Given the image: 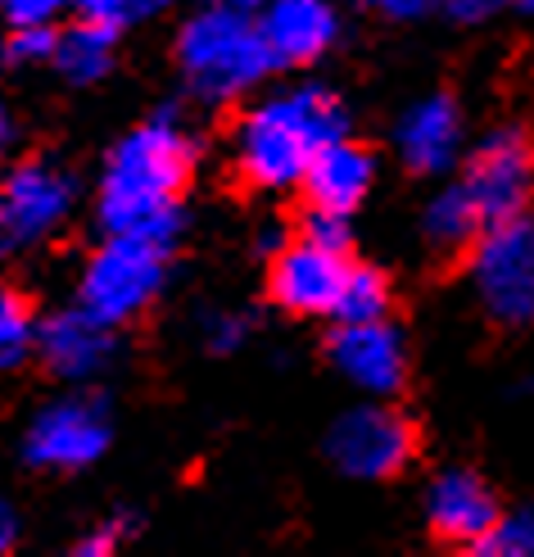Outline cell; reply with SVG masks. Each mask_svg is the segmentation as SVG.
<instances>
[{
  "label": "cell",
  "mask_w": 534,
  "mask_h": 557,
  "mask_svg": "<svg viewBox=\"0 0 534 557\" xmlns=\"http://www.w3.org/2000/svg\"><path fill=\"white\" fill-rule=\"evenodd\" d=\"M303 190L318 209H335V213H353L362 200L372 195L376 182V159L368 146L349 141V136H335L326 141L303 169Z\"/></svg>",
  "instance_id": "cell-14"
},
{
  "label": "cell",
  "mask_w": 534,
  "mask_h": 557,
  "mask_svg": "<svg viewBox=\"0 0 534 557\" xmlns=\"http://www.w3.org/2000/svg\"><path fill=\"white\" fill-rule=\"evenodd\" d=\"M385 309H389V282L376 268L349 263L331 318H340V322H372V318H385Z\"/></svg>",
  "instance_id": "cell-19"
},
{
  "label": "cell",
  "mask_w": 534,
  "mask_h": 557,
  "mask_svg": "<svg viewBox=\"0 0 534 557\" xmlns=\"http://www.w3.org/2000/svg\"><path fill=\"white\" fill-rule=\"evenodd\" d=\"M462 150V114L448 96L417 100L399 123V154L417 173H444Z\"/></svg>",
  "instance_id": "cell-16"
},
{
  "label": "cell",
  "mask_w": 534,
  "mask_h": 557,
  "mask_svg": "<svg viewBox=\"0 0 534 557\" xmlns=\"http://www.w3.org/2000/svg\"><path fill=\"white\" fill-rule=\"evenodd\" d=\"M37 345V318L27 299L0 290V368H18Z\"/></svg>",
  "instance_id": "cell-21"
},
{
  "label": "cell",
  "mask_w": 534,
  "mask_h": 557,
  "mask_svg": "<svg viewBox=\"0 0 534 557\" xmlns=\"http://www.w3.org/2000/svg\"><path fill=\"white\" fill-rule=\"evenodd\" d=\"M349 259L340 249H326L318 240H299L286 245L272 259V299L286 313L299 318H322L335 309V295H340Z\"/></svg>",
  "instance_id": "cell-10"
},
{
  "label": "cell",
  "mask_w": 534,
  "mask_h": 557,
  "mask_svg": "<svg viewBox=\"0 0 534 557\" xmlns=\"http://www.w3.org/2000/svg\"><path fill=\"white\" fill-rule=\"evenodd\" d=\"M303 240H318L326 249H349V213H335V209H318L303 218Z\"/></svg>",
  "instance_id": "cell-24"
},
{
  "label": "cell",
  "mask_w": 534,
  "mask_h": 557,
  "mask_svg": "<svg viewBox=\"0 0 534 557\" xmlns=\"http://www.w3.org/2000/svg\"><path fill=\"white\" fill-rule=\"evenodd\" d=\"M14 141V123H10V114H5V104H0V150H5Z\"/></svg>",
  "instance_id": "cell-32"
},
{
  "label": "cell",
  "mask_w": 534,
  "mask_h": 557,
  "mask_svg": "<svg viewBox=\"0 0 534 557\" xmlns=\"http://www.w3.org/2000/svg\"><path fill=\"white\" fill-rule=\"evenodd\" d=\"M14 535H18V521H14V508L5 504V498H0V553H10Z\"/></svg>",
  "instance_id": "cell-30"
},
{
  "label": "cell",
  "mask_w": 534,
  "mask_h": 557,
  "mask_svg": "<svg viewBox=\"0 0 534 557\" xmlns=\"http://www.w3.org/2000/svg\"><path fill=\"white\" fill-rule=\"evenodd\" d=\"M109 449V412L96 399H60L33 417L23 440L27 462L50 471H77L91 467Z\"/></svg>",
  "instance_id": "cell-7"
},
{
  "label": "cell",
  "mask_w": 534,
  "mask_h": 557,
  "mask_svg": "<svg viewBox=\"0 0 534 557\" xmlns=\"http://www.w3.org/2000/svg\"><path fill=\"white\" fill-rule=\"evenodd\" d=\"M462 186H467V195L475 200V209H481L485 222L525 209L530 186H534V150L525 141V132H517V127L489 132L485 146L475 150Z\"/></svg>",
  "instance_id": "cell-8"
},
{
  "label": "cell",
  "mask_w": 534,
  "mask_h": 557,
  "mask_svg": "<svg viewBox=\"0 0 534 557\" xmlns=\"http://www.w3.org/2000/svg\"><path fill=\"white\" fill-rule=\"evenodd\" d=\"M54 27L50 23H27V27H14V37H10V60L18 64H41L54 54Z\"/></svg>",
  "instance_id": "cell-23"
},
{
  "label": "cell",
  "mask_w": 534,
  "mask_h": 557,
  "mask_svg": "<svg viewBox=\"0 0 534 557\" xmlns=\"http://www.w3.org/2000/svg\"><path fill=\"white\" fill-rule=\"evenodd\" d=\"M232 5H240V10H259L263 0H232Z\"/></svg>",
  "instance_id": "cell-33"
},
{
  "label": "cell",
  "mask_w": 534,
  "mask_h": 557,
  "mask_svg": "<svg viewBox=\"0 0 534 557\" xmlns=\"http://www.w3.org/2000/svg\"><path fill=\"white\" fill-rule=\"evenodd\" d=\"M177 60L200 100H236L276 69L254 10L232 0L200 10L177 37Z\"/></svg>",
  "instance_id": "cell-3"
},
{
  "label": "cell",
  "mask_w": 534,
  "mask_h": 557,
  "mask_svg": "<svg viewBox=\"0 0 534 557\" xmlns=\"http://www.w3.org/2000/svg\"><path fill=\"white\" fill-rule=\"evenodd\" d=\"M190 177V136L177 119H150L127 132L109 154L100 182L104 236H140L173 249L182 232V186Z\"/></svg>",
  "instance_id": "cell-1"
},
{
  "label": "cell",
  "mask_w": 534,
  "mask_h": 557,
  "mask_svg": "<svg viewBox=\"0 0 534 557\" xmlns=\"http://www.w3.org/2000/svg\"><path fill=\"white\" fill-rule=\"evenodd\" d=\"M163 259L167 249L140 236H109L87 272H82V309L96 313L109 326H123L136 313H146L163 290Z\"/></svg>",
  "instance_id": "cell-5"
},
{
  "label": "cell",
  "mask_w": 534,
  "mask_h": 557,
  "mask_svg": "<svg viewBox=\"0 0 534 557\" xmlns=\"http://www.w3.org/2000/svg\"><path fill=\"white\" fill-rule=\"evenodd\" d=\"M249 341V322L236 318V313H213L204 318V345L213 354H236L240 345Z\"/></svg>",
  "instance_id": "cell-25"
},
{
  "label": "cell",
  "mask_w": 534,
  "mask_h": 557,
  "mask_svg": "<svg viewBox=\"0 0 534 557\" xmlns=\"http://www.w3.org/2000/svg\"><path fill=\"white\" fill-rule=\"evenodd\" d=\"M517 5H521V10H534V0H517Z\"/></svg>",
  "instance_id": "cell-34"
},
{
  "label": "cell",
  "mask_w": 534,
  "mask_h": 557,
  "mask_svg": "<svg viewBox=\"0 0 534 557\" xmlns=\"http://www.w3.org/2000/svg\"><path fill=\"white\" fill-rule=\"evenodd\" d=\"M485 227L481 209H475V200L467 195V186H444L435 200L426 205V218H421V232H426L431 245L439 249H462L475 240V232Z\"/></svg>",
  "instance_id": "cell-18"
},
{
  "label": "cell",
  "mask_w": 534,
  "mask_h": 557,
  "mask_svg": "<svg viewBox=\"0 0 534 557\" xmlns=\"http://www.w3.org/2000/svg\"><path fill=\"white\" fill-rule=\"evenodd\" d=\"M331 363L362 395H395L408 376V349L385 318L340 322V331L331 336Z\"/></svg>",
  "instance_id": "cell-9"
},
{
  "label": "cell",
  "mask_w": 534,
  "mask_h": 557,
  "mask_svg": "<svg viewBox=\"0 0 534 557\" xmlns=\"http://www.w3.org/2000/svg\"><path fill=\"white\" fill-rule=\"evenodd\" d=\"M481 557H534V508H517L489 521V531L471 544Z\"/></svg>",
  "instance_id": "cell-20"
},
{
  "label": "cell",
  "mask_w": 534,
  "mask_h": 557,
  "mask_svg": "<svg viewBox=\"0 0 534 557\" xmlns=\"http://www.w3.org/2000/svg\"><path fill=\"white\" fill-rule=\"evenodd\" d=\"M381 10L389 18H426V14L444 10V0H381Z\"/></svg>",
  "instance_id": "cell-28"
},
{
  "label": "cell",
  "mask_w": 534,
  "mask_h": 557,
  "mask_svg": "<svg viewBox=\"0 0 534 557\" xmlns=\"http://www.w3.org/2000/svg\"><path fill=\"white\" fill-rule=\"evenodd\" d=\"M14 245H18V236H14V227H10V213H5V205H0V255H10Z\"/></svg>",
  "instance_id": "cell-31"
},
{
  "label": "cell",
  "mask_w": 534,
  "mask_h": 557,
  "mask_svg": "<svg viewBox=\"0 0 534 557\" xmlns=\"http://www.w3.org/2000/svg\"><path fill=\"white\" fill-rule=\"evenodd\" d=\"M37 345L46 354V363L54 376L64 381H96L119 354L114 326L100 322L87 309H69L54 313L46 326H37Z\"/></svg>",
  "instance_id": "cell-12"
},
{
  "label": "cell",
  "mask_w": 534,
  "mask_h": 557,
  "mask_svg": "<svg viewBox=\"0 0 534 557\" xmlns=\"http://www.w3.org/2000/svg\"><path fill=\"white\" fill-rule=\"evenodd\" d=\"M502 10V0H444V14H454L458 23H485Z\"/></svg>",
  "instance_id": "cell-27"
},
{
  "label": "cell",
  "mask_w": 534,
  "mask_h": 557,
  "mask_svg": "<svg viewBox=\"0 0 534 557\" xmlns=\"http://www.w3.org/2000/svg\"><path fill=\"white\" fill-rule=\"evenodd\" d=\"M471 286L494 322L502 326L534 322V213L517 209L475 232Z\"/></svg>",
  "instance_id": "cell-4"
},
{
  "label": "cell",
  "mask_w": 534,
  "mask_h": 557,
  "mask_svg": "<svg viewBox=\"0 0 534 557\" xmlns=\"http://www.w3.org/2000/svg\"><path fill=\"white\" fill-rule=\"evenodd\" d=\"M64 10V0H0V14L10 27H27V23H50Z\"/></svg>",
  "instance_id": "cell-26"
},
{
  "label": "cell",
  "mask_w": 534,
  "mask_h": 557,
  "mask_svg": "<svg viewBox=\"0 0 534 557\" xmlns=\"http://www.w3.org/2000/svg\"><path fill=\"white\" fill-rule=\"evenodd\" d=\"M326 454L345 476H358V481L399 476L412 462V426L395 408H381V404L353 408L331 426Z\"/></svg>",
  "instance_id": "cell-6"
},
{
  "label": "cell",
  "mask_w": 534,
  "mask_h": 557,
  "mask_svg": "<svg viewBox=\"0 0 534 557\" xmlns=\"http://www.w3.org/2000/svg\"><path fill=\"white\" fill-rule=\"evenodd\" d=\"M259 27L276 64H308L331 50L340 14L335 0H263Z\"/></svg>",
  "instance_id": "cell-13"
},
{
  "label": "cell",
  "mask_w": 534,
  "mask_h": 557,
  "mask_svg": "<svg viewBox=\"0 0 534 557\" xmlns=\"http://www.w3.org/2000/svg\"><path fill=\"white\" fill-rule=\"evenodd\" d=\"M426 517L444 540L475 544L498 517V498L475 471H444L426 490Z\"/></svg>",
  "instance_id": "cell-15"
},
{
  "label": "cell",
  "mask_w": 534,
  "mask_h": 557,
  "mask_svg": "<svg viewBox=\"0 0 534 557\" xmlns=\"http://www.w3.org/2000/svg\"><path fill=\"white\" fill-rule=\"evenodd\" d=\"M349 136L345 104L322 87H295L268 96L240 119L236 132V163L240 173L263 190H286L303 177L308 159L326 141Z\"/></svg>",
  "instance_id": "cell-2"
},
{
  "label": "cell",
  "mask_w": 534,
  "mask_h": 557,
  "mask_svg": "<svg viewBox=\"0 0 534 557\" xmlns=\"http://www.w3.org/2000/svg\"><path fill=\"white\" fill-rule=\"evenodd\" d=\"M114 46H119V27L82 18L69 27V33L54 37L50 60L60 64V73L69 82H100L109 69H114Z\"/></svg>",
  "instance_id": "cell-17"
},
{
  "label": "cell",
  "mask_w": 534,
  "mask_h": 557,
  "mask_svg": "<svg viewBox=\"0 0 534 557\" xmlns=\"http://www.w3.org/2000/svg\"><path fill=\"white\" fill-rule=\"evenodd\" d=\"M82 18H96V23H109V27H123L140 14H154L163 10L167 0H73Z\"/></svg>",
  "instance_id": "cell-22"
},
{
  "label": "cell",
  "mask_w": 534,
  "mask_h": 557,
  "mask_svg": "<svg viewBox=\"0 0 534 557\" xmlns=\"http://www.w3.org/2000/svg\"><path fill=\"white\" fill-rule=\"evenodd\" d=\"M73 195H77V186L60 163L33 159V163H18V169L5 177L0 205H5L10 227L18 240H41L69 218Z\"/></svg>",
  "instance_id": "cell-11"
},
{
  "label": "cell",
  "mask_w": 534,
  "mask_h": 557,
  "mask_svg": "<svg viewBox=\"0 0 534 557\" xmlns=\"http://www.w3.org/2000/svg\"><path fill=\"white\" fill-rule=\"evenodd\" d=\"M119 535H123V525H104V531H96L87 544H77V553H109L119 544Z\"/></svg>",
  "instance_id": "cell-29"
}]
</instances>
